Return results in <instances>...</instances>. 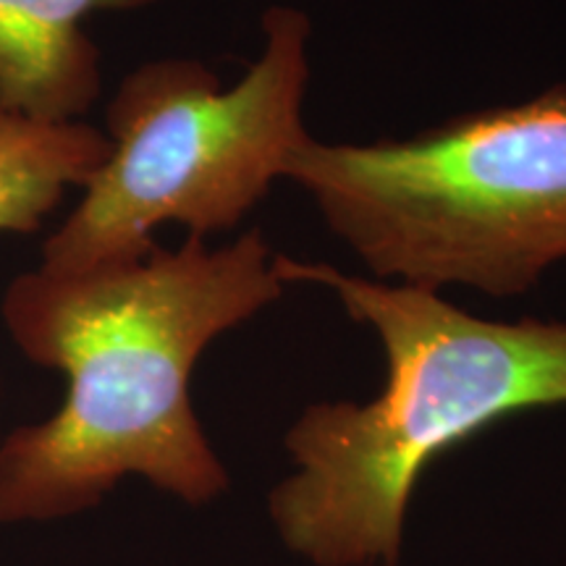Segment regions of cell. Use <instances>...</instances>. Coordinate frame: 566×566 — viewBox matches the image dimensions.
<instances>
[{
  "label": "cell",
  "instance_id": "cell-1",
  "mask_svg": "<svg viewBox=\"0 0 566 566\" xmlns=\"http://www.w3.org/2000/svg\"><path fill=\"white\" fill-rule=\"evenodd\" d=\"M260 229L208 247L187 237L132 263L11 279L0 302L21 357L66 378L51 417L0 438V527L71 520L126 478L189 506L229 488L192 405L202 352L281 300Z\"/></svg>",
  "mask_w": 566,
  "mask_h": 566
},
{
  "label": "cell",
  "instance_id": "cell-2",
  "mask_svg": "<svg viewBox=\"0 0 566 566\" xmlns=\"http://www.w3.org/2000/svg\"><path fill=\"white\" fill-rule=\"evenodd\" d=\"M279 281L313 283L370 325L386 384L365 405L321 401L296 417V467L268 509L283 546L315 566H396L409 501L428 467L527 409L566 405V323L483 321L438 292L273 254Z\"/></svg>",
  "mask_w": 566,
  "mask_h": 566
},
{
  "label": "cell",
  "instance_id": "cell-3",
  "mask_svg": "<svg viewBox=\"0 0 566 566\" xmlns=\"http://www.w3.org/2000/svg\"><path fill=\"white\" fill-rule=\"evenodd\" d=\"M283 179L378 281L525 294L566 260V84L407 139L307 134Z\"/></svg>",
  "mask_w": 566,
  "mask_h": 566
},
{
  "label": "cell",
  "instance_id": "cell-4",
  "mask_svg": "<svg viewBox=\"0 0 566 566\" xmlns=\"http://www.w3.org/2000/svg\"><path fill=\"white\" fill-rule=\"evenodd\" d=\"M263 34L260 59L229 90L195 59H155L124 76L105 108L108 158L42 242L40 268L132 263L158 247L160 226L205 239L237 229L265 200L307 137L313 24L300 9L271 6Z\"/></svg>",
  "mask_w": 566,
  "mask_h": 566
},
{
  "label": "cell",
  "instance_id": "cell-5",
  "mask_svg": "<svg viewBox=\"0 0 566 566\" xmlns=\"http://www.w3.org/2000/svg\"><path fill=\"white\" fill-rule=\"evenodd\" d=\"M155 0H0V108L82 122L103 90L101 51L84 21Z\"/></svg>",
  "mask_w": 566,
  "mask_h": 566
},
{
  "label": "cell",
  "instance_id": "cell-6",
  "mask_svg": "<svg viewBox=\"0 0 566 566\" xmlns=\"http://www.w3.org/2000/svg\"><path fill=\"white\" fill-rule=\"evenodd\" d=\"M108 137L84 122H40L0 108V233H34L69 189L87 187Z\"/></svg>",
  "mask_w": 566,
  "mask_h": 566
},
{
  "label": "cell",
  "instance_id": "cell-7",
  "mask_svg": "<svg viewBox=\"0 0 566 566\" xmlns=\"http://www.w3.org/2000/svg\"><path fill=\"white\" fill-rule=\"evenodd\" d=\"M0 407H3V375H0ZM0 438H3V433H0Z\"/></svg>",
  "mask_w": 566,
  "mask_h": 566
}]
</instances>
